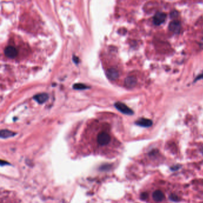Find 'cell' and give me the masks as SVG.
I'll return each instance as SVG.
<instances>
[{"label": "cell", "instance_id": "6da1fadb", "mask_svg": "<svg viewBox=\"0 0 203 203\" xmlns=\"http://www.w3.org/2000/svg\"><path fill=\"white\" fill-rule=\"evenodd\" d=\"M114 106L119 111L125 114L132 115L133 114V111L132 110V109H131L129 107L122 102H116L114 104Z\"/></svg>", "mask_w": 203, "mask_h": 203}, {"label": "cell", "instance_id": "8fae6325", "mask_svg": "<svg viewBox=\"0 0 203 203\" xmlns=\"http://www.w3.org/2000/svg\"><path fill=\"white\" fill-rule=\"evenodd\" d=\"M15 135H16V133L7 129H3L1 131V132H0V136H1V138L4 139L14 136Z\"/></svg>", "mask_w": 203, "mask_h": 203}, {"label": "cell", "instance_id": "e0dca14e", "mask_svg": "<svg viewBox=\"0 0 203 203\" xmlns=\"http://www.w3.org/2000/svg\"><path fill=\"white\" fill-rule=\"evenodd\" d=\"M201 152H202V153L203 154V148L201 149Z\"/></svg>", "mask_w": 203, "mask_h": 203}, {"label": "cell", "instance_id": "3957f363", "mask_svg": "<svg viewBox=\"0 0 203 203\" xmlns=\"http://www.w3.org/2000/svg\"><path fill=\"white\" fill-rule=\"evenodd\" d=\"M166 17L167 15L166 13L163 12H158L153 17V23L155 25H160L165 22Z\"/></svg>", "mask_w": 203, "mask_h": 203}, {"label": "cell", "instance_id": "9a60e30c", "mask_svg": "<svg viewBox=\"0 0 203 203\" xmlns=\"http://www.w3.org/2000/svg\"><path fill=\"white\" fill-rule=\"evenodd\" d=\"M73 60L74 61V63H76V64L79 63V58H78V57H76V56H74V57H73Z\"/></svg>", "mask_w": 203, "mask_h": 203}, {"label": "cell", "instance_id": "ba28073f", "mask_svg": "<svg viewBox=\"0 0 203 203\" xmlns=\"http://www.w3.org/2000/svg\"><path fill=\"white\" fill-rule=\"evenodd\" d=\"M136 125L144 127H148L152 126L153 121L150 119H145V118H141L139 119L136 122Z\"/></svg>", "mask_w": 203, "mask_h": 203}, {"label": "cell", "instance_id": "7a4b0ae2", "mask_svg": "<svg viewBox=\"0 0 203 203\" xmlns=\"http://www.w3.org/2000/svg\"><path fill=\"white\" fill-rule=\"evenodd\" d=\"M97 141L101 145H105L110 141V136L109 133L105 132L100 133L97 137Z\"/></svg>", "mask_w": 203, "mask_h": 203}, {"label": "cell", "instance_id": "52a82bcc", "mask_svg": "<svg viewBox=\"0 0 203 203\" xmlns=\"http://www.w3.org/2000/svg\"><path fill=\"white\" fill-rule=\"evenodd\" d=\"M137 83V79L134 76H128L125 80V86L128 88H133Z\"/></svg>", "mask_w": 203, "mask_h": 203}, {"label": "cell", "instance_id": "2e32d148", "mask_svg": "<svg viewBox=\"0 0 203 203\" xmlns=\"http://www.w3.org/2000/svg\"><path fill=\"white\" fill-rule=\"evenodd\" d=\"M179 166H173L172 167H171V169H172V170H176L179 169Z\"/></svg>", "mask_w": 203, "mask_h": 203}, {"label": "cell", "instance_id": "5b68a950", "mask_svg": "<svg viewBox=\"0 0 203 203\" xmlns=\"http://www.w3.org/2000/svg\"><path fill=\"white\" fill-rule=\"evenodd\" d=\"M169 30L175 34H179L181 29V25L178 20H173L171 22L169 26Z\"/></svg>", "mask_w": 203, "mask_h": 203}, {"label": "cell", "instance_id": "4fadbf2b", "mask_svg": "<svg viewBox=\"0 0 203 203\" xmlns=\"http://www.w3.org/2000/svg\"><path fill=\"white\" fill-rule=\"evenodd\" d=\"M169 198L170 199V200H172V201H175V202H178L179 201V197H178L175 194H171L169 197Z\"/></svg>", "mask_w": 203, "mask_h": 203}, {"label": "cell", "instance_id": "7c38bea8", "mask_svg": "<svg viewBox=\"0 0 203 203\" xmlns=\"http://www.w3.org/2000/svg\"><path fill=\"white\" fill-rule=\"evenodd\" d=\"M89 87H88L87 85L83 84V83H76L73 85V89H76V90H84V89H89Z\"/></svg>", "mask_w": 203, "mask_h": 203}, {"label": "cell", "instance_id": "277c9868", "mask_svg": "<svg viewBox=\"0 0 203 203\" xmlns=\"http://www.w3.org/2000/svg\"><path fill=\"white\" fill-rule=\"evenodd\" d=\"M4 54L10 58H14L17 56L18 51L13 46H7L4 50Z\"/></svg>", "mask_w": 203, "mask_h": 203}, {"label": "cell", "instance_id": "30bf717a", "mask_svg": "<svg viewBox=\"0 0 203 203\" xmlns=\"http://www.w3.org/2000/svg\"><path fill=\"white\" fill-rule=\"evenodd\" d=\"M153 198L154 201L157 202H160L164 200V195L162 191L160 190H156L153 192Z\"/></svg>", "mask_w": 203, "mask_h": 203}, {"label": "cell", "instance_id": "9c48e42d", "mask_svg": "<svg viewBox=\"0 0 203 203\" xmlns=\"http://www.w3.org/2000/svg\"><path fill=\"white\" fill-rule=\"evenodd\" d=\"M34 99L39 104H43L48 99V95L47 93H41L34 96Z\"/></svg>", "mask_w": 203, "mask_h": 203}, {"label": "cell", "instance_id": "8992f818", "mask_svg": "<svg viewBox=\"0 0 203 203\" xmlns=\"http://www.w3.org/2000/svg\"><path fill=\"white\" fill-rule=\"evenodd\" d=\"M106 75L109 79L111 81H114L118 78L119 74L118 71H117L116 69L110 68L107 70Z\"/></svg>", "mask_w": 203, "mask_h": 203}, {"label": "cell", "instance_id": "5bb4252c", "mask_svg": "<svg viewBox=\"0 0 203 203\" xmlns=\"http://www.w3.org/2000/svg\"><path fill=\"white\" fill-rule=\"evenodd\" d=\"M148 198V194L147 193H146V192H143V193L141 194V198L142 200H146L147 198Z\"/></svg>", "mask_w": 203, "mask_h": 203}]
</instances>
